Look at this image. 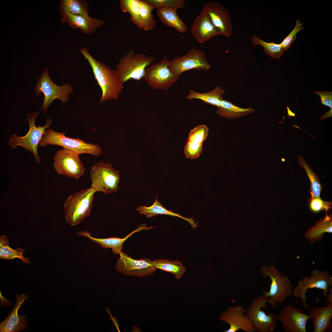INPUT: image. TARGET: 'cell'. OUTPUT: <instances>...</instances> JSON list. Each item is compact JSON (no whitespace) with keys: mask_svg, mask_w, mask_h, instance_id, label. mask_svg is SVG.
I'll use <instances>...</instances> for the list:
<instances>
[{"mask_svg":"<svg viewBox=\"0 0 332 332\" xmlns=\"http://www.w3.org/2000/svg\"><path fill=\"white\" fill-rule=\"evenodd\" d=\"M217 108V114L220 116L228 119L240 117L255 111L253 108H241L236 106L230 101L223 99Z\"/></svg>","mask_w":332,"mask_h":332,"instance_id":"27","label":"cell"},{"mask_svg":"<svg viewBox=\"0 0 332 332\" xmlns=\"http://www.w3.org/2000/svg\"><path fill=\"white\" fill-rule=\"evenodd\" d=\"M136 210L140 214L144 215L147 218L154 217L158 215L176 216L188 221L194 227L196 226V224L192 219L183 217L178 213L174 212L166 208L159 201L156 196L154 203L151 206L149 207L144 205L140 206L137 208Z\"/></svg>","mask_w":332,"mask_h":332,"instance_id":"23","label":"cell"},{"mask_svg":"<svg viewBox=\"0 0 332 332\" xmlns=\"http://www.w3.org/2000/svg\"><path fill=\"white\" fill-rule=\"evenodd\" d=\"M34 90L36 96H40L41 93L44 95L41 110L43 109L45 113L55 99L60 100L63 103L66 102L73 91L72 86L68 83L61 86L55 84L49 76L47 67L43 69L42 74L37 80Z\"/></svg>","mask_w":332,"mask_h":332,"instance_id":"7","label":"cell"},{"mask_svg":"<svg viewBox=\"0 0 332 332\" xmlns=\"http://www.w3.org/2000/svg\"><path fill=\"white\" fill-rule=\"evenodd\" d=\"M287 111H288V113L287 115H289V117H290V116L293 117H294L295 116V114L294 113H293L290 110V109H289L288 107H287Z\"/></svg>","mask_w":332,"mask_h":332,"instance_id":"43","label":"cell"},{"mask_svg":"<svg viewBox=\"0 0 332 332\" xmlns=\"http://www.w3.org/2000/svg\"><path fill=\"white\" fill-rule=\"evenodd\" d=\"M202 10L208 14L220 34L230 37L233 30L231 20L225 7L218 2H209L205 4Z\"/></svg>","mask_w":332,"mask_h":332,"instance_id":"17","label":"cell"},{"mask_svg":"<svg viewBox=\"0 0 332 332\" xmlns=\"http://www.w3.org/2000/svg\"><path fill=\"white\" fill-rule=\"evenodd\" d=\"M79 52L91 66L95 78L102 91L100 102L117 100L124 88V83L117 71L96 60L87 49L82 47Z\"/></svg>","mask_w":332,"mask_h":332,"instance_id":"1","label":"cell"},{"mask_svg":"<svg viewBox=\"0 0 332 332\" xmlns=\"http://www.w3.org/2000/svg\"><path fill=\"white\" fill-rule=\"evenodd\" d=\"M329 291L330 292L328 293L326 298L327 299L326 302L328 303L332 302V289L331 287H329Z\"/></svg>","mask_w":332,"mask_h":332,"instance_id":"41","label":"cell"},{"mask_svg":"<svg viewBox=\"0 0 332 332\" xmlns=\"http://www.w3.org/2000/svg\"><path fill=\"white\" fill-rule=\"evenodd\" d=\"M48 144L61 146L79 155L86 153L97 157L102 152L101 148L98 144L87 143L79 138L67 137L64 132H56L50 128L45 131L38 145L45 147Z\"/></svg>","mask_w":332,"mask_h":332,"instance_id":"5","label":"cell"},{"mask_svg":"<svg viewBox=\"0 0 332 332\" xmlns=\"http://www.w3.org/2000/svg\"><path fill=\"white\" fill-rule=\"evenodd\" d=\"M208 132L209 129L207 126L198 125L190 131L187 141L202 144L207 138Z\"/></svg>","mask_w":332,"mask_h":332,"instance_id":"35","label":"cell"},{"mask_svg":"<svg viewBox=\"0 0 332 332\" xmlns=\"http://www.w3.org/2000/svg\"><path fill=\"white\" fill-rule=\"evenodd\" d=\"M246 309L241 306H231L220 314L219 321L225 322L229 328L224 332H236L242 330L245 332H255L252 322L246 314Z\"/></svg>","mask_w":332,"mask_h":332,"instance_id":"16","label":"cell"},{"mask_svg":"<svg viewBox=\"0 0 332 332\" xmlns=\"http://www.w3.org/2000/svg\"><path fill=\"white\" fill-rule=\"evenodd\" d=\"M277 315L286 332H307L306 323L310 317L302 313V309H297L292 305H285Z\"/></svg>","mask_w":332,"mask_h":332,"instance_id":"15","label":"cell"},{"mask_svg":"<svg viewBox=\"0 0 332 332\" xmlns=\"http://www.w3.org/2000/svg\"><path fill=\"white\" fill-rule=\"evenodd\" d=\"M96 192L91 187L78 191L67 198L63 208L68 223L71 226L78 224L89 215Z\"/></svg>","mask_w":332,"mask_h":332,"instance_id":"2","label":"cell"},{"mask_svg":"<svg viewBox=\"0 0 332 332\" xmlns=\"http://www.w3.org/2000/svg\"><path fill=\"white\" fill-rule=\"evenodd\" d=\"M40 111L27 114L29 125V131L27 134L23 136L14 134L9 139L8 143L12 149H16L18 146H20L30 151L34 156L35 162L38 164L42 162V160L38 153V145L45 129L49 128L52 124L51 119L47 117L44 126H35V121Z\"/></svg>","mask_w":332,"mask_h":332,"instance_id":"3","label":"cell"},{"mask_svg":"<svg viewBox=\"0 0 332 332\" xmlns=\"http://www.w3.org/2000/svg\"><path fill=\"white\" fill-rule=\"evenodd\" d=\"M332 286V277L328 271H324L319 269H315L310 276L306 275L299 280L297 285L293 290L294 296L300 298L303 306L310 308V306L306 301V294L309 289L316 288L322 289L323 297L326 298L329 288Z\"/></svg>","mask_w":332,"mask_h":332,"instance_id":"10","label":"cell"},{"mask_svg":"<svg viewBox=\"0 0 332 332\" xmlns=\"http://www.w3.org/2000/svg\"><path fill=\"white\" fill-rule=\"evenodd\" d=\"M202 150V144L187 141L184 152L186 158L193 159L199 158Z\"/></svg>","mask_w":332,"mask_h":332,"instance_id":"37","label":"cell"},{"mask_svg":"<svg viewBox=\"0 0 332 332\" xmlns=\"http://www.w3.org/2000/svg\"><path fill=\"white\" fill-rule=\"evenodd\" d=\"M169 67L178 78L186 71L193 69L207 71L211 66L203 51L192 48L185 55L180 57H176L169 61Z\"/></svg>","mask_w":332,"mask_h":332,"instance_id":"13","label":"cell"},{"mask_svg":"<svg viewBox=\"0 0 332 332\" xmlns=\"http://www.w3.org/2000/svg\"><path fill=\"white\" fill-rule=\"evenodd\" d=\"M297 158L299 165L305 170L310 180L312 198H320L322 187L317 176L302 156L298 155Z\"/></svg>","mask_w":332,"mask_h":332,"instance_id":"34","label":"cell"},{"mask_svg":"<svg viewBox=\"0 0 332 332\" xmlns=\"http://www.w3.org/2000/svg\"><path fill=\"white\" fill-rule=\"evenodd\" d=\"M314 332H327L332 329V302L323 307H316L309 311Z\"/></svg>","mask_w":332,"mask_h":332,"instance_id":"21","label":"cell"},{"mask_svg":"<svg viewBox=\"0 0 332 332\" xmlns=\"http://www.w3.org/2000/svg\"><path fill=\"white\" fill-rule=\"evenodd\" d=\"M120 175L118 170L111 164L102 161L97 162L90 172L91 187L96 191L104 194L117 192L119 188Z\"/></svg>","mask_w":332,"mask_h":332,"instance_id":"8","label":"cell"},{"mask_svg":"<svg viewBox=\"0 0 332 332\" xmlns=\"http://www.w3.org/2000/svg\"><path fill=\"white\" fill-rule=\"evenodd\" d=\"M53 166L58 175L75 180L81 177L85 170L79 155L63 148L54 156Z\"/></svg>","mask_w":332,"mask_h":332,"instance_id":"12","label":"cell"},{"mask_svg":"<svg viewBox=\"0 0 332 332\" xmlns=\"http://www.w3.org/2000/svg\"><path fill=\"white\" fill-rule=\"evenodd\" d=\"M26 251L25 249L16 247L13 249L9 246V242L7 237L5 235L0 236V259L7 260H13L16 258L21 259L26 264H30L28 258L23 255V253Z\"/></svg>","mask_w":332,"mask_h":332,"instance_id":"29","label":"cell"},{"mask_svg":"<svg viewBox=\"0 0 332 332\" xmlns=\"http://www.w3.org/2000/svg\"><path fill=\"white\" fill-rule=\"evenodd\" d=\"M318 95L320 97L321 101L323 105L332 108V91L329 92L326 91L314 92Z\"/></svg>","mask_w":332,"mask_h":332,"instance_id":"40","label":"cell"},{"mask_svg":"<svg viewBox=\"0 0 332 332\" xmlns=\"http://www.w3.org/2000/svg\"><path fill=\"white\" fill-rule=\"evenodd\" d=\"M148 229L145 225L138 227L137 228L127 235L123 238L115 237L106 238H97L91 236L90 233L87 231H83L77 233L80 235L88 238L91 241L98 243L103 248H111L115 254H119L122 252V245L125 241L134 233L143 230Z\"/></svg>","mask_w":332,"mask_h":332,"instance_id":"22","label":"cell"},{"mask_svg":"<svg viewBox=\"0 0 332 332\" xmlns=\"http://www.w3.org/2000/svg\"><path fill=\"white\" fill-rule=\"evenodd\" d=\"M268 302V298L262 295L254 298L246 308V314L252 322L255 332H273L277 326V315L273 313L267 314L261 310L265 308Z\"/></svg>","mask_w":332,"mask_h":332,"instance_id":"9","label":"cell"},{"mask_svg":"<svg viewBox=\"0 0 332 332\" xmlns=\"http://www.w3.org/2000/svg\"><path fill=\"white\" fill-rule=\"evenodd\" d=\"M89 4L85 0H62L58 6L61 15L88 14Z\"/></svg>","mask_w":332,"mask_h":332,"instance_id":"28","label":"cell"},{"mask_svg":"<svg viewBox=\"0 0 332 332\" xmlns=\"http://www.w3.org/2000/svg\"><path fill=\"white\" fill-rule=\"evenodd\" d=\"M332 117V109L327 112L325 113L320 118L321 120H323L327 118Z\"/></svg>","mask_w":332,"mask_h":332,"instance_id":"42","label":"cell"},{"mask_svg":"<svg viewBox=\"0 0 332 332\" xmlns=\"http://www.w3.org/2000/svg\"><path fill=\"white\" fill-rule=\"evenodd\" d=\"M155 8L145 0H140V15L142 29L146 31L153 30L156 24L152 13Z\"/></svg>","mask_w":332,"mask_h":332,"instance_id":"31","label":"cell"},{"mask_svg":"<svg viewBox=\"0 0 332 332\" xmlns=\"http://www.w3.org/2000/svg\"><path fill=\"white\" fill-rule=\"evenodd\" d=\"M155 60L152 56L130 50L120 58L115 70L124 83L131 79L139 81L143 78L147 67Z\"/></svg>","mask_w":332,"mask_h":332,"instance_id":"6","label":"cell"},{"mask_svg":"<svg viewBox=\"0 0 332 332\" xmlns=\"http://www.w3.org/2000/svg\"><path fill=\"white\" fill-rule=\"evenodd\" d=\"M251 41L253 45L263 47L264 53L273 58L279 59L283 54L284 50L280 43H276L273 42H268L255 35L253 36Z\"/></svg>","mask_w":332,"mask_h":332,"instance_id":"33","label":"cell"},{"mask_svg":"<svg viewBox=\"0 0 332 332\" xmlns=\"http://www.w3.org/2000/svg\"><path fill=\"white\" fill-rule=\"evenodd\" d=\"M61 22L67 23L72 29H81L83 34L92 33L103 26L104 21L90 17L88 14L61 15Z\"/></svg>","mask_w":332,"mask_h":332,"instance_id":"20","label":"cell"},{"mask_svg":"<svg viewBox=\"0 0 332 332\" xmlns=\"http://www.w3.org/2000/svg\"><path fill=\"white\" fill-rule=\"evenodd\" d=\"M16 296L17 299L12 312L0 324L1 332H17L26 328L28 322L26 315L25 314L19 315L18 311L25 299L28 298V296L24 293Z\"/></svg>","mask_w":332,"mask_h":332,"instance_id":"18","label":"cell"},{"mask_svg":"<svg viewBox=\"0 0 332 332\" xmlns=\"http://www.w3.org/2000/svg\"><path fill=\"white\" fill-rule=\"evenodd\" d=\"M121 9L130 15L131 21L138 28L142 29L140 15V0H120Z\"/></svg>","mask_w":332,"mask_h":332,"instance_id":"32","label":"cell"},{"mask_svg":"<svg viewBox=\"0 0 332 332\" xmlns=\"http://www.w3.org/2000/svg\"><path fill=\"white\" fill-rule=\"evenodd\" d=\"M147 2L152 6L155 9L165 8L177 10L184 6V0H145Z\"/></svg>","mask_w":332,"mask_h":332,"instance_id":"36","label":"cell"},{"mask_svg":"<svg viewBox=\"0 0 332 332\" xmlns=\"http://www.w3.org/2000/svg\"><path fill=\"white\" fill-rule=\"evenodd\" d=\"M260 271L263 277H268L271 280L269 291H264L262 295L268 298V303L273 307H276L277 304L293 295V288L290 278L282 275L275 267L274 262L270 266H262Z\"/></svg>","mask_w":332,"mask_h":332,"instance_id":"4","label":"cell"},{"mask_svg":"<svg viewBox=\"0 0 332 332\" xmlns=\"http://www.w3.org/2000/svg\"><path fill=\"white\" fill-rule=\"evenodd\" d=\"M332 232V218L331 215L326 214L323 218L317 222L305 234V239L310 243L321 240L326 233Z\"/></svg>","mask_w":332,"mask_h":332,"instance_id":"24","label":"cell"},{"mask_svg":"<svg viewBox=\"0 0 332 332\" xmlns=\"http://www.w3.org/2000/svg\"><path fill=\"white\" fill-rule=\"evenodd\" d=\"M156 269H159L173 274L177 279H180L186 271L185 267L179 261L165 259H157L152 261Z\"/></svg>","mask_w":332,"mask_h":332,"instance_id":"30","label":"cell"},{"mask_svg":"<svg viewBox=\"0 0 332 332\" xmlns=\"http://www.w3.org/2000/svg\"><path fill=\"white\" fill-rule=\"evenodd\" d=\"M311 210L317 212L322 210L328 211L331 207L330 203L325 201L320 198H312L310 204Z\"/></svg>","mask_w":332,"mask_h":332,"instance_id":"39","label":"cell"},{"mask_svg":"<svg viewBox=\"0 0 332 332\" xmlns=\"http://www.w3.org/2000/svg\"><path fill=\"white\" fill-rule=\"evenodd\" d=\"M303 29L301 22L297 20L294 29L280 43L284 51H287L290 46L294 42L297 38L296 35L298 33Z\"/></svg>","mask_w":332,"mask_h":332,"instance_id":"38","label":"cell"},{"mask_svg":"<svg viewBox=\"0 0 332 332\" xmlns=\"http://www.w3.org/2000/svg\"><path fill=\"white\" fill-rule=\"evenodd\" d=\"M115 268L118 272L125 275L146 277L152 275L156 269L154 266L152 261L148 259L136 260L122 252L119 254Z\"/></svg>","mask_w":332,"mask_h":332,"instance_id":"14","label":"cell"},{"mask_svg":"<svg viewBox=\"0 0 332 332\" xmlns=\"http://www.w3.org/2000/svg\"><path fill=\"white\" fill-rule=\"evenodd\" d=\"M169 62L164 57L146 69L143 79L153 90L167 91L177 81L178 78L169 68Z\"/></svg>","mask_w":332,"mask_h":332,"instance_id":"11","label":"cell"},{"mask_svg":"<svg viewBox=\"0 0 332 332\" xmlns=\"http://www.w3.org/2000/svg\"><path fill=\"white\" fill-rule=\"evenodd\" d=\"M224 93V90L220 86L218 85L211 91L204 93L190 90L186 98L188 100H200L206 103L218 107L223 99V95Z\"/></svg>","mask_w":332,"mask_h":332,"instance_id":"26","label":"cell"},{"mask_svg":"<svg viewBox=\"0 0 332 332\" xmlns=\"http://www.w3.org/2000/svg\"><path fill=\"white\" fill-rule=\"evenodd\" d=\"M156 12L159 19L164 25L174 28L181 33L187 30L186 25L179 17L176 10L159 8L156 9Z\"/></svg>","mask_w":332,"mask_h":332,"instance_id":"25","label":"cell"},{"mask_svg":"<svg viewBox=\"0 0 332 332\" xmlns=\"http://www.w3.org/2000/svg\"><path fill=\"white\" fill-rule=\"evenodd\" d=\"M190 32L192 36L200 43L220 34L208 14L203 10L194 19Z\"/></svg>","mask_w":332,"mask_h":332,"instance_id":"19","label":"cell"}]
</instances>
